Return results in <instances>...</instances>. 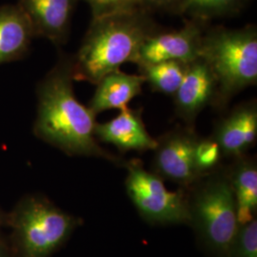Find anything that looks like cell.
Wrapping results in <instances>:
<instances>
[{
  "label": "cell",
  "mask_w": 257,
  "mask_h": 257,
  "mask_svg": "<svg viewBox=\"0 0 257 257\" xmlns=\"http://www.w3.org/2000/svg\"><path fill=\"white\" fill-rule=\"evenodd\" d=\"M74 81V55L60 53L54 67L37 84L36 136L69 155L116 161L98 145L94 136L96 115L77 100Z\"/></svg>",
  "instance_id": "1"
},
{
  "label": "cell",
  "mask_w": 257,
  "mask_h": 257,
  "mask_svg": "<svg viewBox=\"0 0 257 257\" xmlns=\"http://www.w3.org/2000/svg\"><path fill=\"white\" fill-rule=\"evenodd\" d=\"M146 8L93 18L74 55V79L96 85L126 62L138 64L140 50L158 31Z\"/></svg>",
  "instance_id": "2"
},
{
  "label": "cell",
  "mask_w": 257,
  "mask_h": 257,
  "mask_svg": "<svg viewBox=\"0 0 257 257\" xmlns=\"http://www.w3.org/2000/svg\"><path fill=\"white\" fill-rule=\"evenodd\" d=\"M210 65L218 92L214 107L223 110L229 102L257 83V30L254 25L230 30L205 31L201 55Z\"/></svg>",
  "instance_id": "3"
},
{
  "label": "cell",
  "mask_w": 257,
  "mask_h": 257,
  "mask_svg": "<svg viewBox=\"0 0 257 257\" xmlns=\"http://www.w3.org/2000/svg\"><path fill=\"white\" fill-rule=\"evenodd\" d=\"M195 211L200 229L209 243L221 253H230L239 226L230 181L215 178L207 184L197 196Z\"/></svg>",
  "instance_id": "4"
},
{
  "label": "cell",
  "mask_w": 257,
  "mask_h": 257,
  "mask_svg": "<svg viewBox=\"0 0 257 257\" xmlns=\"http://www.w3.org/2000/svg\"><path fill=\"white\" fill-rule=\"evenodd\" d=\"M126 187L133 202L148 218L160 222H185L190 212L181 193L167 190L161 179L147 172L140 162L127 165Z\"/></svg>",
  "instance_id": "5"
},
{
  "label": "cell",
  "mask_w": 257,
  "mask_h": 257,
  "mask_svg": "<svg viewBox=\"0 0 257 257\" xmlns=\"http://www.w3.org/2000/svg\"><path fill=\"white\" fill-rule=\"evenodd\" d=\"M23 246L29 257H46L68 235L73 219L54 207L32 201L19 223Z\"/></svg>",
  "instance_id": "6"
},
{
  "label": "cell",
  "mask_w": 257,
  "mask_h": 257,
  "mask_svg": "<svg viewBox=\"0 0 257 257\" xmlns=\"http://www.w3.org/2000/svg\"><path fill=\"white\" fill-rule=\"evenodd\" d=\"M204 21L191 19L178 30H158L143 44L138 64L161 61L191 63L200 57L205 28Z\"/></svg>",
  "instance_id": "7"
},
{
  "label": "cell",
  "mask_w": 257,
  "mask_h": 257,
  "mask_svg": "<svg viewBox=\"0 0 257 257\" xmlns=\"http://www.w3.org/2000/svg\"><path fill=\"white\" fill-rule=\"evenodd\" d=\"M218 84L210 65L201 56L187 64L179 88L173 95L175 113L186 123L193 124L198 114L217 98Z\"/></svg>",
  "instance_id": "8"
},
{
  "label": "cell",
  "mask_w": 257,
  "mask_h": 257,
  "mask_svg": "<svg viewBox=\"0 0 257 257\" xmlns=\"http://www.w3.org/2000/svg\"><path fill=\"white\" fill-rule=\"evenodd\" d=\"M157 141L156 167L159 174L185 185L193 183L201 176L194 160L197 137L192 128H175Z\"/></svg>",
  "instance_id": "9"
},
{
  "label": "cell",
  "mask_w": 257,
  "mask_h": 257,
  "mask_svg": "<svg viewBox=\"0 0 257 257\" xmlns=\"http://www.w3.org/2000/svg\"><path fill=\"white\" fill-rule=\"evenodd\" d=\"M77 2L78 0H18L17 4L30 19L37 37L46 38L60 47L68 41Z\"/></svg>",
  "instance_id": "10"
},
{
  "label": "cell",
  "mask_w": 257,
  "mask_h": 257,
  "mask_svg": "<svg viewBox=\"0 0 257 257\" xmlns=\"http://www.w3.org/2000/svg\"><path fill=\"white\" fill-rule=\"evenodd\" d=\"M95 138L111 144L120 151L156 150L158 141L152 138L142 118V109H120L119 114L109 122L98 124L94 128Z\"/></svg>",
  "instance_id": "11"
},
{
  "label": "cell",
  "mask_w": 257,
  "mask_h": 257,
  "mask_svg": "<svg viewBox=\"0 0 257 257\" xmlns=\"http://www.w3.org/2000/svg\"><path fill=\"white\" fill-rule=\"evenodd\" d=\"M257 137V104L244 102L230 110L215 127L212 138L226 156L240 157L253 145Z\"/></svg>",
  "instance_id": "12"
},
{
  "label": "cell",
  "mask_w": 257,
  "mask_h": 257,
  "mask_svg": "<svg viewBox=\"0 0 257 257\" xmlns=\"http://www.w3.org/2000/svg\"><path fill=\"white\" fill-rule=\"evenodd\" d=\"M35 37L30 19L18 4L0 6V64L23 58Z\"/></svg>",
  "instance_id": "13"
},
{
  "label": "cell",
  "mask_w": 257,
  "mask_h": 257,
  "mask_svg": "<svg viewBox=\"0 0 257 257\" xmlns=\"http://www.w3.org/2000/svg\"><path fill=\"white\" fill-rule=\"evenodd\" d=\"M145 78L141 74H128L120 70L103 76L96 84V90L88 108L97 115L111 109H122L142 92Z\"/></svg>",
  "instance_id": "14"
},
{
  "label": "cell",
  "mask_w": 257,
  "mask_h": 257,
  "mask_svg": "<svg viewBox=\"0 0 257 257\" xmlns=\"http://www.w3.org/2000/svg\"><path fill=\"white\" fill-rule=\"evenodd\" d=\"M230 185L233 190L240 226L253 219L257 206V169L250 160H240L235 166Z\"/></svg>",
  "instance_id": "15"
},
{
  "label": "cell",
  "mask_w": 257,
  "mask_h": 257,
  "mask_svg": "<svg viewBox=\"0 0 257 257\" xmlns=\"http://www.w3.org/2000/svg\"><path fill=\"white\" fill-rule=\"evenodd\" d=\"M138 66L152 91L169 96H173L179 88L187 69V64L173 60Z\"/></svg>",
  "instance_id": "16"
},
{
  "label": "cell",
  "mask_w": 257,
  "mask_h": 257,
  "mask_svg": "<svg viewBox=\"0 0 257 257\" xmlns=\"http://www.w3.org/2000/svg\"><path fill=\"white\" fill-rule=\"evenodd\" d=\"M246 0H181L177 14L206 21L238 12Z\"/></svg>",
  "instance_id": "17"
},
{
  "label": "cell",
  "mask_w": 257,
  "mask_h": 257,
  "mask_svg": "<svg viewBox=\"0 0 257 257\" xmlns=\"http://www.w3.org/2000/svg\"><path fill=\"white\" fill-rule=\"evenodd\" d=\"M221 149L213 138H197L194 149V160L198 172L202 175L218 164Z\"/></svg>",
  "instance_id": "18"
},
{
  "label": "cell",
  "mask_w": 257,
  "mask_h": 257,
  "mask_svg": "<svg viewBox=\"0 0 257 257\" xmlns=\"http://www.w3.org/2000/svg\"><path fill=\"white\" fill-rule=\"evenodd\" d=\"M231 250L234 257H257V221L242 225L237 231Z\"/></svg>",
  "instance_id": "19"
},
{
  "label": "cell",
  "mask_w": 257,
  "mask_h": 257,
  "mask_svg": "<svg viewBox=\"0 0 257 257\" xmlns=\"http://www.w3.org/2000/svg\"><path fill=\"white\" fill-rule=\"evenodd\" d=\"M92 10V19L106 15L146 8L143 0H83ZM147 9V8H146Z\"/></svg>",
  "instance_id": "20"
},
{
  "label": "cell",
  "mask_w": 257,
  "mask_h": 257,
  "mask_svg": "<svg viewBox=\"0 0 257 257\" xmlns=\"http://www.w3.org/2000/svg\"><path fill=\"white\" fill-rule=\"evenodd\" d=\"M181 0H143L146 8L172 10L177 12Z\"/></svg>",
  "instance_id": "21"
},
{
  "label": "cell",
  "mask_w": 257,
  "mask_h": 257,
  "mask_svg": "<svg viewBox=\"0 0 257 257\" xmlns=\"http://www.w3.org/2000/svg\"><path fill=\"white\" fill-rule=\"evenodd\" d=\"M0 257H2L1 256V252H0Z\"/></svg>",
  "instance_id": "22"
}]
</instances>
